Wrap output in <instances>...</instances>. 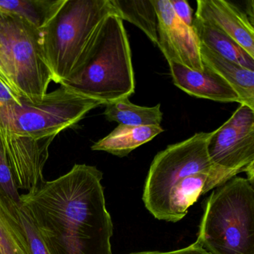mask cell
Listing matches in <instances>:
<instances>
[{"label": "cell", "mask_w": 254, "mask_h": 254, "mask_svg": "<svg viewBox=\"0 0 254 254\" xmlns=\"http://www.w3.org/2000/svg\"><path fill=\"white\" fill-rule=\"evenodd\" d=\"M96 166L69 172L20 194V203L50 254H113L114 225Z\"/></svg>", "instance_id": "cell-1"}, {"label": "cell", "mask_w": 254, "mask_h": 254, "mask_svg": "<svg viewBox=\"0 0 254 254\" xmlns=\"http://www.w3.org/2000/svg\"><path fill=\"white\" fill-rule=\"evenodd\" d=\"M212 133H196L154 157L142 195L154 218L178 222L201 194L214 189L215 167L207 152Z\"/></svg>", "instance_id": "cell-2"}, {"label": "cell", "mask_w": 254, "mask_h": 254, "mask_svg": "<svg viewBox=\"0 0 254 254\" xmlns=\"http://www.w3.org/2000/svg\"><path fill=\"white\" fill-rule=\"evenodd\" d=\"M114 14L110 0H66L42 31L53 81L61 84L82 69L105 19Z\"/></svg>", "instance_id": "cell-3"}, {"label": "cell", "mask_w": 254, "mask_h": 254, "mask_svg": "<svg viewBox=\"0 0 254 254\" xmlns=\"http://www.w3.org/2000/svg\"><path fill=\"white\" fill-rule=\"evenodd\" d=\"M61 86L105 105L135 91L131 51L123 21L114 14L104 20L81 71Z\"/></svg>", "instance_id": "cell-4"}, {"label": "cell", "mask_w": 254, "mask_h": 254, "mask_svg": "<svg viewBox=\"0 0 254 254\" xmlns=\"http://www.w3.org/2000/svg\"><path fill=\"white\" fill-rule=\"evenodd\" d=\"M197 240L209 254H254V189L234 177L208 197Z\"/></svg>", "instance_id": "cell-5"}, {"label": "cell", "mask_w": 254, "mask_h": 254, "mask_svg": "<svg viewBox=\"0 0 254 254\" xmlns=\"http://www.w3.org/2000/svg\"><path fill=\"white\" fill-rule=\"evenodd\" d=\"M0 78L22 100L32 104L42 102L53 81L42 31L3 11H0Z\"/></svg>", "instance_id": "cell-6"}, {"label": "cell", "mask_w": 254, "mask_h": 254, "mask_svg": "<svg viewBox=\"0 0 254 254\" xmlns=\"http://www.w3.org/2000/svg\"><path fill=\"white\" fill-rule=\"evenodd\" d=\"M100 105L99 101L61 86L40 103H0V129L33 139L56 137Z\"/></svg>", "instance_id": "cell-7"}, {"label": "cell", "mask_w": 254, "mask_h": 254, "mask_svg": "<svg viewBox=\"0 0 254 254\" xmlns=\"http://www.w3.org/2000/svg\"><path fill=\"white\" fill-rule=\"evenodd\" d=\"M207 152L215 167V188L242 172L254 184V110L240 105L226 123L212 131Z\"/></svg>", "instance_id": "cell-8"}, {"label": "cell", "mask_w": 254, "mask_h": 254, "mask_svg": "<svg viewBox=\"0 0 254 254\" xmlns=\"http://www.w3.org/2000/svg\"><path fill=\"white\" fill-rule=\"evenodd\" d=\"M157 18V46L169 62L191 70L204 69L200 43L193 27L183 23L175 14L170 0H152Z\"/></svg>", "instance_id": "cell-9"}, {"label": "cell", "mask_w": 254, "mask_h": 254, "mask_svg": "<svg viewBox=\"0 0 254 254\" xmlns=\"http://www.w3.org/2000/svg\"><path fill=\"white\" fill-rule=\"evenodd\" d=\"M10 166L18 189L29 191L45 183L44 169L49 158V148L56 136L33 139L0 129Z\"/></svg>", "instance_id": "cell-10"}, {"label": "cell", "mask_w": 254, "mask_h": 254, "mask_svg": "<svg viewBox=\"0 0 254 254\" xmlns=\"http://www.w3.org/2000/svg\"><path fill=\"white\" fill-rule=\"evenodd\" d=\"M195 17L213 25L254 59V21L236 4L226 0H197Z\"/></svg>", "instance_id": "cell-11"}, {"label": "cell", "mask_w": 254, "mask_h": 254, "mask_svg": "<svg viewBox=\"0 0 254 254\" xmlns=\"http://www.w3.org/2000/svg\"><path fill=\"white\" fill-rule=\"evenodd\" d=\"M169 65L174 84L190 96L223 103L242 104L231 86L206 65L202 72L175 62H169Z\"/></svg>", "instance_id": "cell-12"}, {"label": "cell", "mask_w": 254, "mask_h": 254, "mask_svg": "<svg viewBox=\"0 0 254 254\" xmlns=\"http://www.w3.org/2000/svg\"><path fill=\"white\" fill-rule=\"evenodd\" d=\"M200 54L203 65L210 68L231 86L242 104L254 110V71L224 59L201 44Z\"/></svg>", "instance_id": "cell-13"}, {"label": "cell", "mask_w": 254, "mask_h": 254, "mask_svg": "<svg viewBox=\"0 0 254 254\" xmlns=\"http://www.w3.org/2000/svg\"><path fill=\"white\" fill-rule=\"evenodd\" d=\"M164 131L160 126L119 125L113 131L92 145L93 151H102L119 157L128 155L138 147L152 140Z\"/></svg>", "instance_id": "cell-14"}, {"label": "cell", "mask_w": 254, "mask_h": 254, "mask_svg": "<svg viewBox=\"0 0 254 254\" xmlns=\"http://www.w3.org/2000/svg\"><path fill=\"white\" fill-rule=\"evenodd\" d=\"M192 27L200 44L224 59L254 71V58L213 25L194 17Z\"/></svg>", "instance_id": "cell-15"}, {"label": "cell", "mask_w": 254, "mask_h": 254, "mask_svg": "<svg viewBox=\"0 0 254 254\" xmlns=\"http://www.w3.org/2000/svg\"><path fill=\"white\" fill-rule=\"evenodd\" d=\"M160 104L154 107L134 105L128 97L105 105L104 115L108 121L129 126H160L163 112Z\"/></svg>", "instance_id": "cell-16"}, {"label": "cell", "mask_w": 254, "mask_h": 254, "mask_svg": "<svg viewBox=\"0 0 254 254\" xmlns=\"http://www.w3.org/2000/svg\"><path fill=\"white\" fill-rule=\"evenodd\" d=\"M66 0H0V11L16 14L43 31Z\"/></svg>", "instance_id": "cell-17"}, {"label": "cell", "mask_w": 254, "mask_h": 254, "mask_svg": "<svg viewBox=\"0 0 254 254\" xmlns=\"http://www.w3.org/2000/svg\"><path fill=\"white\" fill-rule=\"evenodd\" d=\"M114 14L137 26L157 45V18L152 0H110Z\"/></svg>", "instance_id": "cell-18"}, {"label": "cell", "mask_w": 254, "mask_h": 254, "mask_svg": "<svg viewBox=\"0 0 254 254\" xmlns=\"http://www.w3.org/2000/svg\"><path fill=\"white\" fill-rule=\"evenodd\" d=\"M0 254H31L23 229L1 193Z\"/></svg>", "instance_id": "cell-19"}, {"label": "cell", "mask_w": 254, "mask_h": 254, "mask_svg": "<svg viewBox=\"0 0 254 254\" xmlns=\"http://www.w3.org/2000/svg\"><path fill=\"white\" fill-rule=\"evenodd\" d=\"M7 204L17 218L20 227L23 229L25 237L27 241L28 246L31 254H50L41 238L38 229L32 222L30 217L22 206L21 203L17 204L6 198Z\"/></svg>", "instance_id": "cell-20"}, {"label": "cell", "mask_w": 254, "mask_h": 254, "mask_svg": "<svg viewBox=\"0 0 254 254\" xmlns=\"http://www.w3.org/2000/svg\"><path fill=\"white\" fill-rule=\"evenodd\" d=\"M0 193L14 203H20V194L10 166L8 154L0 135Z\"/></svg>", "instance_id": "cell-21"}, {"label": "cell", "mask_w": 254, "mask_h": 254, "mask_svg": "<svg viewBox=\"0 0 254 254\" xmlns=\"http://www.w3.org/2000/svg\"><path fill=\"white\" fill-rule=\"evenodd\" d=\"M177 17L187 26L192 27V9L186 0H170Z\"/></svg>", "instance_id": "cell-22"}, {"label": "cell", "mask_w": 254, "mask_h": 254, "mask_svg": "<svg viewBox=\"0 0 254 254\" xmlns=\"http://www.w3.org/2000/svg\"><path fill=\"white\" fill-rule=\"evenodd\" d=\"M130 254H209L202 246L201 244L196 241L187 248L177 251L169 252H160V251H144V252L132 253Z\"/></svg>", "instance_id": "cell-23"}, {"label": "cell", "mask_w": 254, "mask_h": 254, "mask_svg": "<svg viewBox=\"0 0 254 254\" xmlns=\"http://www.w3.org/2000/svg\"><path fill=\"white\" fill-rule=\"evenodd\" d=\"M23 102V100L15 94L0 78V103H17L22 105Z\"/></svg>", "instance_id": "cell-24"}]
</instances>
